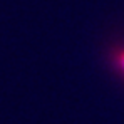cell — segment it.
<instances>
[{
    "label": "cell",
    "instance_id": "6da1fadb",
    "mask_svg": "<svg viewBox=\"0 0 124 124\" xmlns=\"http://www.w3.org/2000/svg\"><path fill=\"white\" fill-rule=\"evenodd\" d=\"M114 64H116V67L119 69V72L124 76V49L117 50V52L114 54Z\"/></svg>",
    "mask_w": 124,
    "mask_h": 124
}]
</instances>
